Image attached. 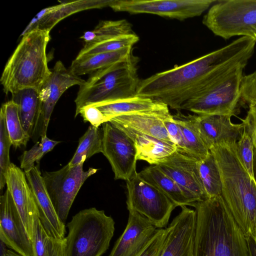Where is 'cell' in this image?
<instances>
[{
  "label": "cell",
  "instance_id": "cell-1",
  "mask_svg": "<svg viewBox=\"0 0 256 256\" xmlns=\"http://www.w3.org/2000/svg\"><path fill=\"white\" fill-rule=\"evenodd\" d=\"M256 44L254 38L240 36L191 62L140 80L136 96L155 100L180 111L185 102L230 74L242 62L240 58L253 55Z\"/></svg>",
  "mask_w": 256,
  "mask_h": 256
},
{
  "label": "cell",
  "instance_id": "cell-2",
  "mask_svg": "<svg viewBox=\"0 0 256 256\" xmlns=\"http://www.w3.org/2000/svg\"><path fill=\"white\" fill-rule=\"evenodd\" d=\"M192 206L196 212L194 256H248L246 237L222 196Z\"/></svg>",
  "mask_w": 256,
  "mask_h": 256
},
{
  "label": "cell",
  "instance_id": "cell-3",
  "mask_svg": "<svg viewBox=\"0 0 256 256\" xmlns=\"http://www.w3.org/2000/svg\"><path fill=\"white\" fill-rule=\"evenodd\" d=\"M210 151L220 172L222 198L246 237L256 240V182L240 160L236 142L216 144Z\"/></svg>",
  "mask_w": 256,
  "mask_h": 256
},
{
  "label": "cell",
  "instance_id": "cell-4",
  "mask_svg": "<svg viewBox=\"0 0 256 256\" xmlns=\"http://www.w3.org/2000/svg\"><path fill=\"white\" fill-rule=\"evenodd\" d=\"M50 40L49 32L38 28L22 37L0 79L6 94L24 88L40 90L51 74L46 54Z\"/></svg>",
  "mask_w": 256,
  "mask_h": 256
},
{
  "label": "cell",
  "instance_id": "cell-5",
  "mask_svg": "<svg viewBox=\"0 0 256 256\" xmlns=\"http://www.w3.org/2000/svg\"><path fill=\"white\" fill-rule=\"evenodd\" d=\"M138 58L132 54L128 59L90 74L79 86L76 104V118L84 106L136 96L140 80L138 72Z\"/></svg>",
  "mask_w": 256,
  "mask_h": 256
},
{
  "label": "cell",
  "instance_id": "cell-6",
  "mask_svg": "<svg viewBox=\"0 0 256 256\" xmlns=\"http://www.w3.org/2000/svg\"><path fill=\"white\" fill-rule=\"evenodd\" d=\"M67 226L66 256H101L108 248L114 232L113 218L95 208L78 212Z\"/></svg>",
  "mask_w": 256,
  "mask_h": 256
},
{
  "label": "cell",
  "instance_id": "cell-7",
  "mask_svg": "<svg viewBox=\"0 0 256 256\" xmlns=\"http://www.w3.org/2000/svg\"><path fill=\"white\" fill-rule=\"evenodd\" d=\"M202 22L215 36L225 40L234 36L252 37L256 28V0H216Z\"/></svg>",
  "mask_w": 256,
  "mask_h": 256
},
{
  "label": "cell",
  "instance_id": "cell-8",
  "mask_svg": "<svg viewBox=\"0 0 256 256\" xmlns=\"http://www.w3.org/2000/svg\"><path fill=\"white\" fill-rule=\"evenodd\" d=\"M248 62L240 64L230 74L204 92L185 102L181 110L198 115L236 116L244 108L240 87Z\"/></svg>",
  "mask_w": 256,
  "mask_h": 256
},
{
  "label": "cell",
  "instance_id": "cell-9",
  "mask_svg": "<svg viewBox=\"0 0 256 256\" xmlns=\"http://www.w3.org/2000/svg\"><path fill=\"white\" fill-rule=\"evenodd\" d=\"M126 205L148 219L157 228H163L168 223L174 202L159 189L141 178L136 172L126 181Z\"/></svg>",
  "mask_w": 256,
  "mask_h": 256
},
{
  "label": "cell",
  "instance_id": "cell-10",
  "mask_svg": "<svg viewBox=\"0 0 256 256\" xmlns=\"http://www.w3.org/2000/svg\"><path fill=\"white\" fill-rule=\"evenodd\" d=\"M84 164L72 166L68 164L56 171L44 172L42 174L56 212L64 223L80 188L98 170L90 168L84 171Z\"/></svg>",
  "mask_w": 256,
  "mask_h": 256
},
{
  "label": "cell",
  "instance_id": "cell-11",
  "mask_svg": "<svg viewBox=\"0 0 256 256\" xmlns=\"http://www.w3.org/2000/svg\"><path fill=\"white\" fill-rule=\"evenodd\" d=\"M215 0H115L110 8L131 14H148L180 20L200 16Z\"/></svg>",
  "mask_w": 256,
  "mask_h": 256
},
{
  "label": "cell",
  "instance_id": "cell-12",
  "mask_svg": "<svg viewBox=\"0 0 256 256\" xmlns=\"http://www.w3.org/2000/svg\"><path fill=\"white\" fill-rule=\"evenodd\" d=\"M102 154L108 160L115 180L126 181L136 172L138 151L134 142L109 122L102 124Z\"/></svg>",
  "mask_w": 256,
  "mask_h": 256
},
{
  "label": "cell",
  "instance_id": "cell-13",
  "mask_svg": "<svg viewBox=\"0 0 256 256\" xmlns=\"http://www.w3.org/2000/svg\"><path fill=\"white\" fill-rule=\"evenodd\" d=\"M85 80L72 73L60 60L56 62L38 91L40 106L33 136L37 134L40 138L46 136L50 116L58 99L68 88L75 85L80 86Z\"/></svg>",
  "mask_w": 256,
  "mask_h": 256
},
{
  "label": "cell",
  "instance_id": "cell-14",
  "mask_svg": "<svg viewBox=\"0 0 256 256\" xmlns=\"http://www.w3.org/2000/svg\"><path fill=\"white\" fill-rule=\"evenodd\" d=\"M198 162L187 154L177 150L156 166L196 202L208 198L200 176Z\"/></svg>",
  "mask_w": 256,
  "mask_h": 256
},
{
  "label": "cell",
  "instance_id": "cell-15",
  "mask_svg": "<svg viewBox=\"0 0 256 256\" xmlns=\"http://www.w3.org/2000/svg\"><path fill=\"white\" fill-rule=\"evenodd\" d=\"M0 240L22 256H34L32 242L7 188L0 198Z\"/></svg>",
  "mask_w": 256,
  "mask_h": 256
},
{
  "label": "cell",
  "instance_id": "cell-16",
  "mask_svg": "<svg viewBox=\"0 0 256 256\" xmlns=\"http://www.w3.org/2000/svg\"><path fill=\"white\" fill-rule=\"evenodd\" d=\"M6 186L32 242L34 222L40 217L39 211L24 172L12 163L6 173Z\"/></svg>",
  "mask_w": 256,
  "mask_h": 256
},
{
  "label": "cell",
  "instance_id": "cell-17",
  "mask_svg": "<svg viewBox=\"0 0 256 256\" xmlns=\"http://www.w3.org/2000/svg\"><path fill=\"white\" fill-rule=\"evenodd\" d=\"M168 227V233L160 256H194L196 212L186 206Z\"/></svg>",
  "mask_w": 256,
  "mask_h": 256
},
{
  "label": "cell",
  "instance_id": "cell-18",
  "mask_svg": "<svg viewBox=\"0 0 256 256\" xmlns=\"http://www.w3.org/2000/svg\"><path fill=\"white\" fill-rule=\"evenodd\" d=\"M24 172L36 200L42 224L52 236L64 238L66 232L64 223L56 212L38 167L34 166Z\"/></svg>",
  "mask_w": 256,
  "mask_h": 256
},
{
  "label": "cell",
  "instance_id": "cell-19",
  "mask_svg": "<svg viewBox=\"0 0 256 256\" xmlns=\"http://www.w3.org/2000/svg\"><path fill=\"white\" fill-rule=\"evenodd\" d=\"M157 230L146 217L129 210L126 226L109 256H136L149 242Z\"/></svg>",
  "mask_w": 256,
  "mask_h": 256
},
{
  "label": "cell",
  "instance_id": "cell-20",
  "mask_svg": "<svg viewBox=\"0 0 256 256\" xmlns=\"http://www.w3.org/2000/svg\"><path fill=\"white\" fill-rule=\"evenodd\" d=\"M230 116L192 115L199 134L206 147L224 143L237 142L243 133V122H231Z\"/></svg>",
  "mask_w": 256,
  "mask_h": 256
},
{
  "label": "cell",
  "instance_id": "cell-21",
  "mask_svg": "<svg viewBox=\"0 0 256 256\" xmlns=\"http://www.w3.org/2000/svg\"><path fill=\"white\" fill-rule=\"evenodd\" d=\"M170 114L168 106L166 105L151 111L116 116L108 122L112 124L128 126L142 133L175 144L163 123V118Z\"/></svg>",
  "mask_w": 256,
  "mask_h": 256
},
{
  "label": "cell",
  "instance_id": "cell-22",
  "mask_svg": "<svg viewBox=\"0 0 256 256\" xmlns=\"http://www.w3.org/2000/svg\"><path fill=\"white\" fill-rule=\"evenodd\" d=\"M122 130L134 142L138 151V160L156 165L176 151L174 144L142 133L126 126L112 124Z\"/></svg>",
  "mask_w": 256,
  "mask_h": 256
},
{
  "label": "cell",
  "instance_id": "cell-23",
  "mask_svg": "<svg viewBox=\"0 0 256 256\" xmlns=\"http://www.w3.org/2000/svg\"><path fill=\"white\" fill-rule=\"evenodd\" d=\"M115 0H76L60 1L42 20L36 28L50 32L60 20L74 14L90 9L110 7Z\"/></svg>",
  "mask_w": 256,
  "mask_h": 256
},
{
  "label": "cell",
  "instance_id": "cell-24",
  "mask_svg": "<svg viewBox=\"0 0 256 256\" xmlns=\"http://www.w3.org/2000/svg\"><path fill=\"white\" fill-rule=\"evenodd\" d=\"M92 104L101 112L107 122L116 116L151 111L166 105L150 98L137 96L126 99Z\"/></svg>",
  "mask_w": 256,
  "mask_h": 256
},
{
  "label": "cell",
  "instance_id": "cell-25",
  "mask_svg": "<svg viewBox=\"0 0 256 256\" xmlns=\"http://www.w3.org/2000/svg\"><path fill=\"white\" fill-rule=\"evenodd\" d=\"M138 175L143 180L159 189L176 206H192L195 203L174 180L156 165L144 168L138 172Z\"/></svg>",
  "mask_w": 256,
  "mask_h": 256
},
{
  "label": "cell",
  "instance_id": "cell-26",
  "mask_svg": "<svg viewBox=\"0 0 256 256\" xmlns=\"http://www.w3.org/2000/svg\"><path fill=\"white\" fill-rule=\"evenodd\" d=\"M132 54V48H127L119 50L102 52L76 57L69 68L77 76L90 74L100 70L128 59Z\"/></svg>",
  "mask_w": 256,
  "mask_h": 256
},
{
  "label": "cell",
  "instance_id": "cell-27",
  "mask_svg": "<svg viewBox=\"0 0 256 256\" xmlns=\"http://www.w3.org/2000/svg\"><path fill=\"white\" fill-rule=\"evenodd\" d=\"M12 100L18 106L22 126L30 138H32L40 110L39 92L34 88H24L12 94Z\"/></svg>",
  "mask_w": 256,
  "mask_h": 256
},
{
  "label": "cell",
  "instance_id": "cell-28",
  "mask_svg": "<svg viewBox=\"0 0 256 256\" xmlns=\"http://www.w3.org/2000/svg\"><path fill=\"white\" fill-rule=\"evenodd\" d=\"M173 116L180 126L186 154L198 161L204 159L210 150L202 140L192 115L185 116L178 111Z\"/></svg>",
  "mask_w": 256,
  "mask_h": 256
},
{
  "label": "cell",
  "instance_id": "cell-29",
  "mask_svg": "<svg viewBox=\"0 0 256 256\" xmlns=\"http://www.w3.org/2000/svg\"><path fill=\"white\" fill-rule=\"evenodd\" d=\"M134 32L132 25L127 20L100 21L92 30L84 32L80 38L84 44H92L110 40Z\"/></svg>",
  "mask_w": 256,
  "mask_h": 256
},
{
  "label": "cell",
  "instance_id": "cell-30",
  "mask_svg": "<svg viewBox=\"0 0 256 256\" xmlns=\"http://www.w3.org/2000/svg\"><path fill=\"white\" fill-rule=\"evenodd\" d=\"M34 256H66V238L59 239L50 234L37 218L32 240Z\"/></svg>",
  "mask_w": 256,
  "mask_h": 256
},
{
  "label": "cell",
  "instance_id": "cell-31",
  "mask_svg": "<svg viewBox=\"0 0 256 256\" xmlns=\"http://www.w3.org/2000/svg\"><path fill=\"white\" fill-rule=\"evenodd\" d=\"M102 130L90 124L80 138L77 149L68 164L72 166L84 162L94 154L102 152Z\"/></svg>",
  "mask_w": 256,
  "mask_h": 256
},
{
  "label": "cell",
  "instance_id": "cell-32",
  "mask_svg": "<svg viewBox=\"0 0 256 256\" xmlns=\"http://www.w3.org/2000/svg\"><path fill=\"white\" fill-rule=\"evenodd\" d=\"M200 176L209 198L221 196L222 180L216 160L210 151L202 160L198 162Z\"/></svg>",
  "mask_w": 256,
  "mask_h": 256
},
{
  "label": "cell",
  "instance_id": "cell-33",
  "mask_svg": "<svg viewBox=\"0 0 256 256\" xmlns=\"http://www.w3.org/2000/svg\"><path fill=\"white\" fill-rule=\"evenodd\" d=\"M0 109L4 114L6 128L12 145L15 148L22 146H25L30 138L22 124L18 104L11 100L3 104Z\"/></svg>",
  "mask_w": 256,
  "mask_h": 256
},
{
  "label": "cell",
  "instance_id": "cell-34",
  "mask_svg": "<svg viewBox=\"0 0 256 256\" xmlns=\"http://www.w3.org/2000/svg\"><path fill=\"white\" fill-rule=\"evenodd\" d=\"M138 40V36L134 32L102 42L84 44L76 57H82L102 52H115L127 48H132Z\"/></svg>",
  "mask_w": 256,
  "mask_h": 256
},
{
  "label": "cell",
  "instance_id": "cell-35",
  "mask_svg": "<svg viewBox=\"0 0 256 256\" xmlns=\"http://www.w3.org/2000/svg\"><path fill=\"white\" fill-rule=\"evenodd\" d=\"M60 142L49 138L47 136L41 138L30 149L24 152L20 157V168L24 172L35 166L36 162L38 164L43 156Z\"/></svg>",
  "mask_w": 256,
  "mask_h": 256
},
{
  "label": "cell",
  "instance_id": "cell-36",
  "mask_svg": "<svg viewBox=\"0 0 256 256\" xmlns=\"http://www.w3.org/2000/svg\"><path fill=\"white\" fill-rule=\"evenodd\" d=\"M12 145L7 128L4 114L0 110V189L2 190L6 184V175L11 164L10 149Z\"/></svg>",
  "mask_w": 256,
  "mask_h": 256
},
{
  "label": "cell",
  "instance_id": "cell-37",
  "mask_svg": "<svg viewBox=\"0 0 256 256\" xmlns=\"http://www.w3.org/2000/svg\"><path fill=\"white\" fill-rule=\"evenodd\" d=\"M236 150L242 164L250 178L256 182L254 174V145L252 136L244 128L236 142Z\"/></svg>",
  "mask_w": 256,
  "mask_h": 256
},
{
  "label": "cell",
  "instance_id": "cell-38",
  "mask_svg": "<svg viewBox=\"0 0 256 256\" xmlns=\"http://www.w3.org/2000/svg\"><path fill=\"white\" fill-rule=\"evenodd\" d=\"M168 233V227L165 228H158L149 242L136 256H160Z\"/></svg>",
  "mask_w": 256,
  "mask_h": 256
},
{
  "label": "cell",
  "instance_id": "cell-39",
  "mask_svg": "<svg viewBox=\"0 0 256 256\" xmlns=\"http://www.w3.org/2000/svg\"><path fill=\"white\" fill-rule=\"evenodd\" d=\"M163 123L170 137L176 144L178 150L186 154L181 131L174 116L170 114L165 116L163 118Z\"/></svg>",
  "mask_w": 256,
  "mask_h": 256
},
{
  "label": "cell",
  "instance_id": "cell-40",
  "mask_svg": "<svg viewBox=\"0 0 256 256\" xmlns=\"http://www.w3.org/2000/svg\"><path fill=\"white\" fill-rule=\"evenodd\" d=\"M79 114L82 117L85 122H90L91 125L96 128H99L101 124L107 122L101 112L92 104L83 107Z\"/></svg>",
  "mask_w": 256,
  "mask_h": 256
},
{
  "label": "cell",
  "instance_id": "cell-41",
  "mask_svg": "<svg viewBox=\"0 0 256 256\" xmlns=\"http://www.w3.org/2000/svg\"><path fill=\"white\" fill-rule=\"evenodd\" d=\"M242 121L244 128L252 136L254 148H256V101L248 108L246 116Z\"/></svg>",
  "mask_w": 256,
  "mask_h": 256
},
{
  "label": "cell",
  "instance_id": "cell-42",
  "mask_svg": "<svg viewBox=\"0 0 256 256\" xmlns=\"http://www.w3.org/2000/svg\"><path fill=\"white\" fill-rule=\"evenodd\" d=\"M248 256H256V240L251 236L246 238Z\"/></svg>",
  "mask_w": 256,
  "mask_h": 256
},
{
  "label": "cell",
  "instance_id": "cell-43",
  "mask_svg": "<svg viewBox=\"0 0 256 256\" xmlns=\"http://www.w3.org/2000/svg\"><path fill=\"white\" fill-rule=\"evenodd\" d=\"M2 256H22L18 253L12 250H7L5 254Z\"/></svg>",
  "mask_w": 256,
  "mask_h": 256
},
{
  "label": "cell",
  "instance_id": "cell-44",
  "mask_svg": "<svg viewBox=\"0 0 256 256\" xmlns=\"http://www.w3.org/2000/svg\"><path fill=\"white\" fill-rule=\"evenodd\" d=\"M254 174L256 180V148H254Z\"/></svg>",
  "mask_w": 256,
  "mask_h": 256
},
{
  "label": "cell",
  "instance_id": "cell-45",
  "mask_svg": "<svg viewBox=\"0 0 256 256\" xmlns=\"http://www.w3.org/2000/svg\"><path fill=\"white\" fill-rule=\"evenodd\" d=\"M252 37L254 38L256 43V28L252 32Z\"/></svg>",
  "mask_w": 256,
  "mask_h": 256
}]
</instances>
